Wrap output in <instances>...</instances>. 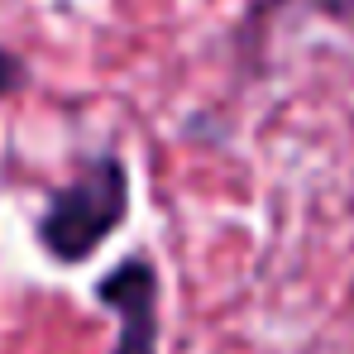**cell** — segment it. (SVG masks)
<instances>
[{
	"label": "cell",
	"instance_id": "cell-3",
	"mask_svg": "<svg viewBox=\"0 0 354 354\" xmlns=\"http://www.w3.org/2000/svg\"><path fill=\"white\" fill-rule=\"evenodd\" d=\"M19 86H24V62L15 58V53H5V48H0V96L19 91Z\"/></svg>",
	"mask_w": 354,
	"mask_h": 354
},
{
	"label": "cell",
	"instance_id": "cell-4",
	"mask_svg": "<svg viewBox=\"0 0 354 354\" xmlns=\"http://www.w3.org/2000/svg\"><path fill=\"white\" fill-rule=\"evenodd\" d=\"M326 10H335V15H345V10H354V0H321Z\"/></svg>",
	"mask_w": 354,
	"mask_h": 354
},
{
	"label": "cell",
	"instance_id": "cell-1",
	"mask_svg": "<svg viewBox=\"0 0 354 354\" xmlns=\"http://www.w3.org/2000/svg\"><path fill=\"white\" fill-rule=\"evenodd\" d=\"M129 206V173L120 158H96L72 177L53 196L48 216L39 221V239L44 249L62 259V263H82L86 254H96L106 239L115 235Z\"/></svg>",
	"mask_w": 354,
	"mask_h": 354
},
{
	"label": "cell",
	"instance_id": "cell-2",
	"mask_svg": "<svg viewBox=\"0 0 354 354\" xmlns=\"http://www.w3.org/2000/svg\"><path fill=\"white\" fill-rule=\"evenodd\" d=\"M96 297L120 311V340L111 354H158V278L144 259L106 273Z\"/></svg>",
	"mask_w": 354,
	"mask_h": 354
}]
</instances>
